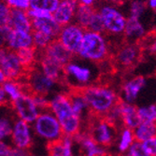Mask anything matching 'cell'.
<instances>
[{"instance_id": "obj_26", "label": "cell", "mask_w": 156, "mask_h": 156, "mask_svg": "<svg viewBox=\"0 0 156 156\" xmlns=\"http://www.w3.org/2000/svg\"><path fill=\"white\" fill-rule=\"evenodd\" d=\"M135 141H136V137H135L134 130L128 128V127H124V126L121 127L116 139L117 151L121 155L124 154L135 143Z\"/></svg>"}, {"instance_id": "obj_13", "label": "cell", "mask_w": 156, "mask_h": 156, "mask_svg": "<svg viewBox=\"0 0 156 156\" xmlns=\"http://www.w3.org/2000/svg\"><path fill=\"white\" fill-rule=\"evenodd\" d=\"M141 51L137 43L126 42L120 45L115 52V62L122 68H131L140 60Z\"/></svg>"}, {"instance_id": "obj_17", "label": "cell", "mask_w": 156, "mask_h": 156, "mask_svg": "<svg viewBox=\"0 0 156 156\" xmlns=\"http://www.w3.org/2000/svg\"><path fill=\"white\" fill-rule=\"evenodd\" d=\"M78 7V0H61L58 8L53 12L52 16L59 24L65 26L71 23L75 20Z\"/></svg>"}, {"instance_id": "obj_27", "label": "cell", "mask_w": 156, "mask_h": 156, "mask_svg": "<svg viewBox=\"0 0 156 156\" xmlns=\"http://www.w3.org/2000/svg\"><path fill=\"white\" fill-rule=\"evenodd\" d=\"M96 9L92 6H86V5H81L79 4V7L77 9V12L75 15L74 23L80 24L83 28L87 30V27L95 13Z\"/></svg>"}, {"instance_id": "obj_33", "label": "cell", "mask_w": 156, "mask_h": 156, "mask_svg": "<svg viewBox=\"0 0 156 156\" xmlns=\"http://www.w3.org/2000/svg\"><path fill=\"white\" fill-rule=\"evenodd\" d=\"M141 122L156 123V104H150L137 108Z\"/></svg>"}, {"instance_id": "obj_22", "label": "cell", "mask_w": 156, "mask_h": 156, "mask_svg": "<svg viewBox=\"0 0 156 156\" xmlns=\"http://www.w3.org/2000/svg\"><path fill=\"white\" fill-rule=\"evenodd\" d=\"M14 30H20L24 32H33L32 20L28 16L26 10L11 9L9 20L8 23Z\"/></svg>"}, {"instance_id": "obj_25", "label": "cell", "mask_w": 156, "mask_h": 156, "mask_svg": "<svg viewBox=\"0 0 156 156\" xmlns=\"http://www.w3.org/2000/svg\"><path fill=\"white\" fill-rule=\"evenodd\" d=\"M68 94L74 111L82 119V121H85L84 119H86L89 114L92 115L87 99L85 98L81 90H72Z\"/></svg>"}, {"instance_id": "obj_24", "label": "cell", "mask_w": 156, "mask_h": 156, "mask_svg": "<svg viewBox=\"0 0 156 156\" xmlns=\"http://www.w3.org/2000/svg\"><path fill=\"white\" fill-rule=\"evenodd\" d=\"M33 24V31H41L53 38H57L61 30H62V25L59 24L55 19L52 17L50 18H43V19H35L32 20Z\"/></svg>"}, {"instance_id": "obj_9", "label": "cell", "mask_w": 156, "mask_h": 156, "mask_svg": "<svg viewBox=\"0 0 156 156\" xmlns=\"http://www.w3.org/2000/svg\"><path fill=\"white\" fill-rule=\"evenodd\" d=\"M57 83L58 81L49 78L42 72L38 66L28 70L27 86L29 92L33 94L47 96L55 89V87L57 86Z\"/></svg>"}, {"instance_id": "obj_14", "label": "cell", "mask_w": 156, "mask_h": 156, "mask_svg": "<svg viewBox=\"0 0 156 156\" xmlns=\"http://www.w3.org/2000/svg\"><path fill=\"white\" fill-rule=\"evenodd\" d=\"M74 139L82 156H108V148L97 143L88 131H80L74 136Z\"/></svg>"}, {"instance_id": "obj_38", "label": "cell", "mask_w": 156, "mask_h": 156, "mask_svg": "<svg viewBox=\"0 0 156 156\" xmlns=\"http://www.w3.org/2000/svg\"><path fill=\"white\" fill-rule=\"evenodd\" d=\"M120 103V102H119ZM119 103L113 108L108 114L105 116V118L110 122L111 123L114 124L116 127L122 125V116H121V111H120V108H119Z\"/></svg>"}, {"instance_id": "obj_43", "label": "cell", "mask_w": 156, "mask_h": 156, "mask_svg": "<svg viewBox=\"0 0 156 156\" xmlns=\"http://www.w3.org/2000/svg\"><path fill=\"white\" fill-rule=\"evenodd\" d=\"M13 30H14L13 28L9 24L1 25V28H0V37H1V45H2V47H4V45L6 44V42L8 41L9 37L12 34Z\"/></svg>"}, {"instance_id": "obj_1", "label": "cell", "mask_w": 156, "mask_h": 156, "mask_svg": "<svg viewBox=\"0 0 156 156\" xmlns=\"http://www.w3.org/2000/svg\"><path fill=\"white\" fill-rule=\"evenodd\" d=\"M49 109L59 121L65 135L74 136L82 131V119L72 108L69 94L58 93L50 98Z\"/></svg>"}, {"instance_id": "obj_30", "label": "cell", "mask_w": 156, "mask_h": 156, "mask_svg": "<svg viewBox=\"0 0 156 156\" xmlns=\"http://www.w3.org/2000/svg\"><path fill=\"white\" fill-rule=\"evenodd\" d=\"M17 52L18 57L21 61V63L23 64V67L28 70H30L31 68H33L36 65L37 60V56L38 55V51L34 48H26V49H22Z\"/></svg>"}, {"instance_id": "obj_40", "label": "cell", "mask_w": 156, "mask_h": 156, "mask_svg": "<svg viewBox=\"0 0 156 156\" xmlns=\"http://www.w3.org/2000/svg\"><path fill=\"white\" fill-rule=\"evenodd\" d=\"M27 14H28V16L30 17L31 20L52 17V13H51L47 10L39 9H32V8H30L27 10Z\"/></svg>"}, {"instance_id": "obj_11", "label": "cell", "mask_w": 156, "mask_h": 156, "mask_svg": "<svg viewBox=\"0 0 156 156\" xmlns=\"http://www.w3.org/2000/svg\"><path fill=\"white\" fill-rule=\"evenodd\" d=\"M0 71L4 73L7 80H18L26 73V69L21 63L17 52L3 47L0 52Z\"/></svg>"}, {"instance_id": "obj_23", "label": "cell", "mask_w": 156, "mask_h": 156, "mask_svg": "<svg viewBox=\"0 0 156 156\" xmlns=\"http://www.w3.org/2000/svg\"><path fill=\"white\" fill-rule=\"evenodd\" d=\"M119 108L121 111L122 126L128 127V128L134 130L141 122L137 108L134 104L126 103L122 100L119 103Z\"/></svg>"}, {"instance_id": "obj_7", "label": "cell", "mask_w": 156, "mask_h": 156, "mask_svg": "<svg viewBox=\"0 0 156 156\" xmlns=\"http://www.w3.org/2000/svg\"><path fill=\"white\" fill-rule=\"evenodd\" d=\"M86 131H88L97 143L107 148L116 142L118 136L117 127L105 117L94 116L93 119L90 120L89 127Z\"/></svg>"}, {"instance_id": "obj_28", "label": "cell", "mask_w": 156, "mask_h": 156, "mask_svg": "<svg viewBox=\"0 0 156 156\" xmlns=\"http://www.w3.org/2000/svg\"><path fill=\"white\" fill-rule=\"evenodd\" d=\"M1 87L6 93L9 104H12L14 101H16L24 93L22 85L17 80H7L5 82L1 84Z\"/></svg>"}, {"instance_id": "obj_37", "label": "cell", "mask_w": 156, "mask_h": 156, "mask_svg": "<svg viewBox=\"0 0 156 156\" xmlns=\"http://www.w3.org/2000/svg\"><path fill=\"white\" fill-rule=\"evenodd\" d=\"M122 156H150V154L144 149L142 142L136 140L135 143L130 147V149Z\"/></svg>"}, {"instance_id": "obj_48", "label": "cell", "mask_w": 156, "mask_h": 156, "mask_svg": "<svg viewBox=\"0 0 156 156\" xmlns=\"http://www.w3.org/2000/svg\"><path fill=\"white\" fill-rule=\"evenodd\" d=\"M150 48H151V52H153V53H155V54H156V36L154 37V38H153L152 42L151 43Z\"/></svg>"}, {"instance_id": "obj_3", "label": "cell", "mask_w": 156, "mask_h": 156, "mask_svg": "<svg viewBox=\"0 0 156 156\" xmlns=\"http://www.w3.org/2000/svg\"><path fill=\"white\" fill-rule=\"evenodd\" d=\"M110 54V43L106 34L86 30L77 56L92 63H102Z\"/></svg>"}, {"instance_id": "obj_42", "label": "cell", "mask_w": 156, "mask_h": 156, "mask_svg": "<svg viewBox=\"0 0 156 156\" xmlns=\"http://www.w3.org/2000/svg\"><path fill=\"white\" fill-rule=\"evenodd\" d=\"M142 145L150 156H156V136L143 141Z\"/></svg>"}, {"instance_id": "obj_31", "label": "cell", "mask_w": 156, "mask_h": 156, "mask_svg": "<svg viewBox=\"0 0 156 156\" xmlns=\"http://www.w3.org/2000/svg\"><path fill=\"white\" fill-rule=\"evenodd\" d=\"M33 38H34V48L38 51H44L51 42L55 39L52 37L41 32V31H33Z\"/></svg>"}, {"instance_id": "obj_34", "label": "cell", "mask_w": 156, "mask_h": 156, "mask_svg": "<svg viewBox=\"0 0 156 156\" xmlns=\"http://www.w3.org/2000/svg\"><path fill=\"white\" fill-rule=\"evenodd\" d=\"M14 121L9 115H3L0 119V138L1 141H5L6 139L10 138Z\"/></svg>"}, {"instance_id": "obj_45", "label": "cell", "mask_w": 156, "mask_h": 156, "mask_svg": "<svg viewBox=\"0 0 156 156\" xmlns=\"http://www.w3.org/2000/svg\"><path fill=\"white\" fill-rule=\"evenodd\" d=\"M97 0H78L79 4L81 5H86V6H92L94 7V5L96 3Z\"/></svg>"}, {"instance_id": "obj_29", "label": "cell", "mask_w": 156, "mask_h": 156, "mask_svg": "<svg viewBox=\"0 0 156 156\" xmlns=\"http://www.w3.org/2000/svg\"><path fill=\"white\" fill-rule=\"evenodd\" d=\"M134 134L136 141L143 142V141L156 136V123L141 122L138 126L134 129Z\"/></svg>"}, {"instance_id": "obj_18", "label": "cell", "mask_w": 156, "mask_h": 156, "mask_svg": "<svg viewBox=\"0 0 156 156\" xmlns=\"http://www.w3.org/2000/svg\"><path fill=\"white\" fill-rule=\"evenodd\" d=\"M147 35V29L144 23L138 18L127 17L125 30L123 37L126 42L130 43H138V41L143 39Z\"/></svg>"}, {"instance_id": "obj_35", "label": "cell", "mask_w": 156, "mask_h": 156, "mask_svg": "<svg viewBox=\"0 0 156 156\" xmlns=\"http://www.w3.org/2000/svg\"><path fill=\"white\" fill-rule=\"evenodd\" d=\"M61 0H30V8L47 10L53 14Z\"/></svg>"}, {"instance_id": "obj_2", "label": "cell", "mask_w": 156, "mask_h": 156, "mask_svg": "<svg viewBox=\"0 0 156 156\" xmlns=\"http://www.w3.org/2000/svg\"><path fill=\"white\" fill-rule=\"evenodd\" d=\"M87 99L93 116L105 117L121 99L116 91L102 84H93L81 90Z\"/></svg>"}, {"instance_id": "obj_8", "label": "cell", "mask_w": 156, "mask_h": 156, "mask_svg": "<svg viewBox=\"0 0 156 156\" xmlns=\"http://www.w3.org/2000/svg\"><path fill=\"white\" fill-rule=\"evenodd\" d=\"M11 107L16 119L23 120L31 124L41 113V110L35 100L34 94L30 92H24L16 101L11 104Z\"/></svg>"}, {"instance_id": "obj_6", "label": "cell", "mask_w": 156, "mask_h": 156, "mask_svg": "<svg viewBox=\"0 0 156 156\" xmlns=\"http://www.w3.org/2000/svg\"><path fill=\"white\" fill-rule=\"evenodd\" d=\"M97 10L100 12L102 16L107 36H123L127 17L118 9L116 5H112L107 2L99 6Z\"/></svg>"}, {"instance_id": "obj_44", "label": "cell", "mask_w": 156, "mask_h": 156, "mask_svg": "<svg viewBox=\"0 0 156 156\" xmlns=\"http://www.w3.org/2000/svg\"><path fill=\"white\" fill-rule=\"evenodd\" d=\"M3 156H31L28 150L17 148L14 146H10L8 151Z\"/></svg>"}, {"instance_id": "obj_10", "label": "cell", "mask_w": 156, "mask_h": 156, "mask_svg": "<svg viewBox=\"0 0 156 156\" xmlns=\"http://www.w3.org/2000/svg\"><path fill=\"white\" fill-rule=\"evenodd\" d=\"M86 29L76 23H71L62 27L57 37L61 43L74 55H78Z\"/></svg>"}, {"instance_id": "obj_21", "label": "cell", "mask_w": 156, "mask_h": 156, "mask_svg": "<svg viewBox=\"0 0 156 156\" xmlns=\"http://www.w3.org/2000/svg\"><path fill=\"white\" fill-rule=\"evenodd\" d=\"M74 136L65 135L60 140L48 144L49 156H74Z\"/></svg>"}, {"instance_id": "obj_4", "label": "cell", "mask_w": 156, "mask_h": 156, "mask_svg": "<svg viewBox=\"0 0 156 156\" xmlns=\"http://www.w3.org/2000/svg\"><path fill=\"white\" fill-rule=\"evenodd\" d=\"M86 60L72 59L64 67V81L73 90H82L93 85L97 78L95 66L88 64Z\"/></svg>"}, {"instance_id": "obj_12", "label": "cell", "mask_w": 156, "mask_h": 156, "mask_svg": "<svg viewBox=\"0 0 156 156\" xmlns=\"http://www.w3.org/2000/svg\"><path fill=\"white\" fill-rule=\"evenodd\" d=\"M34 136L35 134L31 123H28L20 119L14 121L13 129L10 136L12 146L28 150L33 144Z\"/></svg>"}, {"instance_id": "obj_36", "label": "cell", "mask_w": 156, "mask_h": 156, "mask_svg": "<svg viewBox=\"0 0 156 156\" xmlns=\"http://www.w3.org/2000/svg\"><path fill=\"white\" fill-rule=\"evenodd\" d=\"M87 30L89 31H93V32H96V33H102V34H106V30H105V25H104V22L102 19V16L100 12H99L97 9L95 11V13L94 14V16L87 27Z\"/></svg>"}, {"instance_id": "obj_19", "label": "cell", "mask_w": 156, "mask_h": 156, "mask_svg": "<svg viewBox=\"0 0 156 156\" xmlns=\"http://www.w3.org/2000/svg\"><path fill=\"white\" fill-rule=\"evenodd\" d=\"M34 47L33 32H24L20 30H13L3 48H7L13 51H18L22 49Z\"/></svg>"}, {"instance_id": "obj_47", "label": "cell", "mask_w": 156, "mask_h": 156, "mask_svg": "<svg viewBox=\"0 0 156 156\" xmlns=\"http://www.w3.org/2000/svg\"><path fill=\"white\" fill-rule=\"evenodd\" d=\"M106 1H107L108 3L112 4V5H116V6H118V5L122 4V3L125 1V0H106Z\"/></svg>"}, {"instance_id": "obj_32", "label": "cell", "mask_w": 156, "mask_h": 156, "mask_svg": "<svg viewBox=\"0 0 156 156\" xmlns=\"http://www.w3.org/2000/svg\"><path fill=\"white\" fill-rule=\"evenodd\" d=\"M148 9L147 2L144 0H131L128 7L129 17L140 19Z\"/></svg>"}, {"instance_id": "obj_5", "label": "cell", "mask_w": 156, "mask_h": 156, "mask_svg": "<svg viewBox=\"0 0 156 156\" xmlns=\"http://www.w3.org/2000/svg\"><path fill=\"white\" fill-rule=\"evenodd\" d=\"M32 127L35 136L48 144L60 140L65 136L59 121L50 109L41 111Z\"/></svg>"}, {"instance_id": "obj_41", "label": "cell", "mask_w": 156, "mask_h": 156, "mask_svg": "<svg viewBox=\"0 0 156 156\" xmlns=\"http://www.w3.org/2000/svg\"><path fill=\"white\" fill-rule=\"evenodd\" d=\"M10 12L11 9L4 1H1V4H0V23H1V25L8 24Z\"/></svg>"}, {"instance_id": "obj_46", "label": "cell", "mask_w": 156, "mask_h": 156, "mask_svg": "<svg viewBox=\"0 0 156 156\" xmlns=\"http://www.w3.org/2000/svg\"><path fill=\"white\" fill-rule=\"evenodd\" d=\"M148 9L153 11H156V0H147Z\"/></svg>"}, {"instance_id": "obj_15", "label": "cell", "mask_w": 156, "mask_h": 156, "mask_svg": "<svg viewBox=\"0 0 156 156\" xmlns=\"http://www.w3.org/2000/svg\"><path fill=\"white\" fill-rule=\"evenodd\" d=\"M147 80L143 76H135L123 82L121 89V100L126 103L134 104L146 87Z\"/></svg>"}, {"instance_id": "obj_20", "label": "cell", "mask_w": 156, "mask_h": 156, "mask_svg": "<svg viewBox=\"0 0 156 156\" xmlns=\"http://www.w3.org/2000/svg\"><path fill=\"white\" fill-rule=\"evenodd\" d=\"M39 59L38 61V67L41 69V71L43 72L45 75H47L49 78L61 82L65 79V70L62 65L58 64L46 56L42 55L38 52Z\"/></svg>"}, {"instance_id": "obj_16", "label": "cell", "mask_w": 156, "mask_h": 156, "mask_svg": "<svg viewBox=\"0 0 156 156\" xmlns=\"http://www.w3.org/2000/svg\"><path fill=\"white\" fill-rule=\"evenodd\" d=\"M46 57L57 62L65 66L74 58V54L70 52L58 39H54L51 43L44 50L39 52Z\"/></svg>"}, {"instance_id": "obj_39", "label": "cell", "mask_w": 156, "mask_h": 156, "mask_svg": "<svg viewBox=\"0 0 156 156\" xmlns=\"http://www.w3.org/2000/svg\"><path fill=\"white\" fill-rule=\"evenodd\" d=\"M10 9L28 10L30 9V0H2Z\"/></svg>"}]
</instances>
